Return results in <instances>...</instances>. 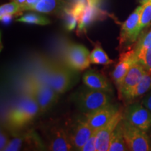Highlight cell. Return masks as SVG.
Wrapping results in <instances>:
<instances>
[{
	"label": "cell",
	"mask_w": 151,
	"mask_h": 151,
	"mask_svg": "<svg viewBox=\"0 0 151 151\" xmlns=\"http://www.w3.org/2000/svg\"><path fill=\"white\" fill-rule=\"evenodd\" d=\"M151 23V0H149L148 2L143 5V8L141 12L140 24L139 27V34L142 32L146 27H148Z\"/></svg>",
	"instance_id": "cb8c5ba5"
},
{
	"label": "cell",
	"mask_w": 151,
	"mask_h": 151,
	"mask_svg": "<svg viewBox=\"0 0 151 151\" xmlns=\"http://www.w3.org/2000/svg\"><path fill=\"white\" fill-rule=\"evenodd\" d=\"M139 3H140L141 5H144L146 4V3L148 2L149 0H139Z\"/></svg>",
	"instance_id": "d6a6232c"
},
{
	"label": "cell",
	"mask_w": 151,
	"mask_h": 151,
	"mask_svg": "<svg viewBox=\"0 0 151 151\" xmlns=\"http://www.w3.org/2000/svg\"><path fill=\"white\" fill-rule=\"evenodd\" d=\"M62 14H63L64 19H65L66 29L69 31H72V30L75 29L78 23L79 18L73 14V11L69 8L68 4L64 9Z\"/></svg>",
	"instance_id": "603a6c76"
},
{
	"label": "cell",
	"mask_w": 151,
	"mask_h": 151,
	"mask_svg": "<svg viewBox=\"0 0 151 151\" xmlns=\"http://www.w3.org/2000/svg\"><path fill=\"white\" fill-rule=\"evenodd\" d=\"M151 90V74L147 72L134 88L124 98L132 99L141 97Z\"/></svg>",
	"instance_id": "ac0fdd59"
},
{
	"label": "cell",
	"mask_w": 151,
	"mask_h": 151,
	"mask_svg": "<svg viewBox=\"0 0 151 151\" xmlns=\"http://www.w3.org/2000/svg\"><path fill=\"white\" fill-rule=\"evenodd\" d=\"M90 62L94 65H108L113 63V60H111L99 44L95 46L94 50L90 55Z\"/></svg>",
	"instance_id": "44dd1931"
},
{
	"label": "cell",
	"mask_w": 151,
	"mask_h": 151,
	"mask_svg": "<svg viewBox=\"0 0 151 151\" xmlns=\"http://www.w3.org/2000/svg\"><path fill=\"white\" fill-rule=\"evenodd\" d=\"M124 119L146 132L151 127V111L143 104H134L129 106L125 111Z\"/></svg>",
	"instance_id": "ba28073f"
},
{
	"label": "cell",
	"mask_w": 151,
	"mask_h": 151,
	"mask_svg": "<svg viewBox=\"0 0 151 151\" xmlns=\"http://www.w3.org/2000/svg\"><path fill=\"white\" fill-rule=\"evenodd\" d=\"M40 113L39 105L32 93L28 92L7 115V122L13 128H20L29 123Z\"/></svg>",
	"instance_id": "6da1fadb"
},
{
	"label": "cell",
	"mask_w": 151,
	"mask_h": 151,
	"mask_svg": "<svg viewBox=\"0 0 151 151\" xmlns=\"http://www.w3.org/2000/svg\"><path fill=\"white\" fill-rule=\"evenodd\" d=\"M94 131L95 130L88 124L85 118L77 120L69 136L73 148L76 150H81Z\"/></svg>",
	"instance_id": "7c38bea8"
},
{
	"label": "cell",
	"mask_w": 151,
	"mask_h": 151,
	"mask_svg": "<svg viewBox=\"0 0 151 151\" xmlns=\"http://www.w3.org/2000/svg\"><path fill=\"white\" fill-rule=\"evenodd\" d=\"M119 111L120 109L116 105L109 104L92 112L86 113L85 118L88 124L96 130L105 125Z\"/></svg>",
	"instance_id": "30bf717a"
},
{
	"label": "cell",
	"mask_w": 151,
	"mask_h": 151,
	"mask_svg": "<svg viewBox=\"0 0 151 151\" xmlns=\"http://www.w3.org/2000/svg\"><path fill=\"white\" fill-rule=\"evenodd\" d=\"M67 4L62 0H39L31 11L42 14H54L63 11Z\"/></svg>",
	"instance_id": "e0dca14e"
},
{
	"label": "cell",
	"mask_w": 151,
	"mask_h": 151,
	"mask_svg": "<svg viewBox=\"0 0 151 151\" xmlns=\"http://www.w3.org/2000/svg\"><path fill=\"white\" fill-rule=\"evenodd\" d=\"M127 150L128 148L122 134L121 121L113 132L111 139L109 151H124Z\"/></svg>",
	"instance_id": "d6986e66"
},
{
	"label": "cell",
	"mask_w": 151,
	"mask_h": 151,
	"mask_svg": "<svg viewBox=\"0 0 151 151\" xmlns=\"http://www.w3.org/2000/svg\"><path fill=\"white\" fill-rule=\"evenodd\" d=\"M72 75L67 66L52 64L48 67L47 83L58 94L65 93L70 88Z\"/></svg>",
	"instance_id": "5b68a950"
},
{
	"label": "cell",
	"mask_w": 151,
	"mask_h": 151,
	"mask_svg": "<svg viewBox=\"0 0 151 151\" xmlns=\"http://www.w3.org/2000/svg\"><path fill=\"white\" fill-rule=\"evenodd\" d=\"M138 62L143 66L147 72L151 74V47L138 59Z\"/></svg>",
	"instance_id": "484cf974"
},
{
	"label": "cell",
	"mask_w": 151,
	"mask_h": 151,
	"mask_svg": "<svg viewBox=\"0 0 151 151\" xmlns=\"http://www.w3.org/2000/svg\"><path fill=\"white\" fill-rule=\"evenodd\" d=\"M27 92L34 95L39 105L40 113L46 112L51 108L59 97V94L48 84L36 76L29 78Z\"/></svg>",
	"instance_id": "3957f363"
},
{
	"label": "cell",
	"mask_w": 151,
	"mask_h": 151,
	"mask_svg": "<svg viewBox=\"0 0 151 151\" xmlns=\"http://www.w3.org/2000/svg\"><path fill=\"white\" fill-rule=\"evenodd\" d=\"M75 102L80 111L88 113L111 104V97L107 92L88 88L77 92Z\"/></svg>",
	"instance_id": "7a4b0ae2"
},
{
	"label": "cell",
	"mask_w": 151,
	"mask_h": 151,
	"mask_svg": "<svg viewBox=\"0 0 151 151\" xmlns=\"http://www.w3.org/2000/svg\"><path fill=\"white\" fill-rule=\"evenodd\" d=\"M96 132L97 129L94 131L93 134L88 139L86 144L83 146L81 150L82 151H97L96 150Z\"/></svg>",
	"instance_id": "83f0119b"
},
{
	"label": "cell",
	"mask_w": 151,
	"mask_h": 151,
	"mask_svg": "<svg viewBox=\"0 0 151 151\" xmlns=\"http://www.w3.org/2000/svg\"><path fill=\"white\" fill-rule=\"evenodd\" d=\"M39 0H26L25 4L21 8V11H31L32 9L39 2Z\"/></svg>",
	"instance_id": "f546056e"
},
{
	"label": "cell",
	"mask_w": 151,
	"mask_h": 151,
	"mask_svg": "<svg viewBox=\"0 0 151 151\" xmlns=\"http://www.w3.org/2000/svg\"><path fill=\"white\" fill-rule=\"evenodd\" d=\"M102 2L103 0H87L86 9L78 23L77 32L78 33L86 31L90 24L103 16L104 12L101 9Z\"/></svg>",
	"instance_id": "8fae6325"
},
{
	"label": "cell",
	"mask_w": 151,
	"mask_h": 151,
	"mask_svg": "<svg viewBox=\"0 0 151 151\" xmlns=\"http://www.w3.org/2000/svg\"><path fill=\"white\" fill-rule=\"evenodd\" d=\"M143 8V5L141 4L137 7L127 20L122 23L120 33V46H127L137 41L139 36L138 30Z\"/></svg>",
	"instance_id": "52a82bcc"
},
{
	"label": "cell",
	"mask_w": 151,
	"mask_h": 151,
	"mask_svg": "<svg viewBox=\"0 0 151 151\" xmlns=\"http://www.w3.org/2000/svg\"><path fill=\"white\" fill-rule=\"evenodd\" d=\"M123 118L124 115L120 110L105 125L97 129L96 132L97 151H109L111 139L113 132Z\"/></svg>",
	"instance_id": "9c48e42d"
},
{
	"label": "cell",
	"mask_w": 151,
	"mask_h": 151,
	"mask_svg": "<svg viewBox=\"0 0 151 151\" xmlns=\"http://www.w3.org/2000/svg\"><path fill=\"white\" fill-rule=\"evenodd\" d=\"M142 104L145 107H146L149 111H151V93L148 94L144 97V99L142 101Z\"/></svg>",
	"instance_id": "4dcf8cb0"
},
{
	"label": "cell",
	"mask_w": 151,
	"mask_h": 151,
	"mask_svg": "<svg viewBox=\"0 0 151 151\" xmlns=\"http://www.w3.org/2000/svg\"><path fill=\"white\" fill-rule=\"evenodd\" d=\"M147 73L142 65L137 62L130 68L120 86L118 87L119 94L124 97L141 80Z\"/></svg>",
	"instance_id": "4fadbf2b"
},
{
	"label": "cell",
	"mask_w": 151,
	"mask_h": 151,
	"mask_svg": "<svg viewBox=\"0 0 151 151\" xmlns=\"http://www.w3.org/2000/svg\"><path fill=\"white\" fill-rule=\"evenodd\" d=\"M73 148L70 137L62 128H54L52 130L49 139V150L68 151Z\"/></svg>",
	"instance_id": "2e32d148"
},
{
	"label": "cell",
	"mask_w": 151,
	"mask_h": 151,
	"mask_svg": "<svg viewBox=\"0 0 151 151\" xmlns=\"http://www.w3.org/2000/svg\"><path fill=\"white\" fill-rule=\"evenodd\" d=\"M16 21L27 24H39V25H47L50 23V20L46 16L36 13H27L24 14L23 16L17 19Z\"/></svg>",
	"instance_id": "7402d4cb"
},
{
	"label": "cell",
	"mask_w": 151,
	"mask_h": 151,
	"mask_svg": "<svg viewBox=\"0 0 151 151\" xmlns=\"http://www.w3.org/2000/svg\"><path fill=\"white\" fill-rule=\"evenodd\" d=\"M137 62L138 60L134 49L120 55L118 63L116 65L111 76L117 87L120 86L130 68Z\"/></svg>",
	"instance_id": "5bb4252c"
},
{
	"label": "cell",
	"mask_w": 151,
	"mask_h": 151,
	"mask_svg": "<svg viewBox=\"0 0 151 151\" xmlns=\"http://www.w3.org/2000/svg\"><path fill=\"white\" fill-rule=\"evenodd\" d=\"M83 82L85 86L91 89L100 90L112 93L113 90L110 83L105 76L94 70L87 71L83 76Z\"/></svg>",
	"instance_id": "9a60e30c"
},
{
	"label": "cell",
	"mask_w": 151,
	"mask_h": 151,
	"mask_svg": "<svg viewBox=\"0 0 151 151\" xmlns=\"http://www.w3.org/2000/svg\"><path fill=\"white\" fill-rule=\"evenodd\" d=\"M12 1H16V3H18V4L20 6V7H21V8L24 5V4H25V2H26V0H12Z\"/></svg>",
	"instance_id": "1f68e13d"
},
{
	"label": "cell",
	"mask_w": 151,
	"mask_h": 151,
	"mask_svg": "<svg viewBox=\"0 0 151 151\" xmlns=\"http://www.w3.org/2000/svg\"><path fill=\"white\" fill-rule=\"evenodd\" d=\"M22 13L21 7L16 3V1H12L10 3L5 4L0 7V17L4 16H14Z\"/></svg>",
	"instance_id": "d4e9b609"
},
{
	"label": "cell",
	"mask_w": 151,
	"mask_h": 151,
	"mask_svg": "<svg viewBox=\"0 0 151 151\" xmlns=\"http://www.w3.org/2000/svg\"><path fill=\"white\" fill-rule=\"evenodd\" d=\"M151 47V28L144 32H141L137 39V43L134 48L137 60Z\"/></svg>",
	"instance_id": "ffe728a7"
},
{
	"label": "cell",
	"mask_w": 151,
	"mask_h": 151,
	"mask_svg": "<svg viewBox=\"0 0 151 151\" xmlns=\"http://www.w3.org/2000/svg\"><path fill=\"white\" fill-rule=\"evenodd\" d=\"M22 141H23V137H17L10 141L7 145L6 148H5L4 151H16L19 150L21 148L22 144Z\"/></svg>",
	"instance_id": "4316f807"
},
{
	"label": "cell",
	"mask_w": 151,
	"mask_h": 151,
	"mask_svg": "<svg viewBox=\"0 0 151 151\" xmlns=\"http://www.w3.org/2000/svg\"><path fill=\"white\" fill-rule=\"evenodd\" d=\"M9 142V141L8 140L7 135L4 132L1 130V133H0V150L4 151Z\"/></svg>",
	"instance_id": "f1b7e54d"
},
{
	"label": "cell",
	"mask_w": 151,
	"mask_h": 151,
	"mask_svg": "<svg viewBox=\"0 0 151 151\" xmlns=\"http://www.w3.org/2000/svg\"><path fill=\"white\" fill-rule=\"evenodd\" d=\"M122 134L129 150L148 151L151 150L150 139L146 132L132 125L123 118Z\"/></svg>",
	"instance_id": "277c9868"
},
{
	"label": "cell",
	"mask_w": 151,
	"mask_h": 151,
	"mask_svg": "<svg viewBox=\"0 0 151 151\" xmlns=\"http://www.w3.org/2000/svg\"><path fill=\"white\" fill-rule=\"evenodd\" d=\"M90 52L81 44L72 43L67 46L65 53L66 66L71 70L82 71L90 67Z\"/></svg>",
	"instance_id": "8992f818"
}]
</instances>
